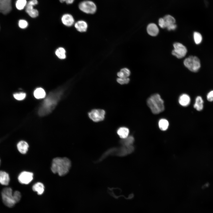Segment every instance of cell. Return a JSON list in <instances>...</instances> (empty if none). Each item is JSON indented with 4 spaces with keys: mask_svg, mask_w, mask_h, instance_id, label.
<instances>
[{
    "mask_svg": "<svg viewBox=\"0 0 213 213\" xmlns=\"http://www.w3.org/2000/svg\"><path fill=\"white\" fill-rule=\"evenodd\" d=\"M38 3L37 0H30L27 3L25 7L26 12L32 18H35L38 15V10L34 8Z\"/></svg>",
    "mask_w": 213,
    "mask_h": 213,
    "instance_id": "9c48e42d",
    "label": "cell"
},
{
    "mask_svg": "<svg viewBox=\"0 0 213 213\" xmlns=\"http://www.w3.org/2000/svg\"><path fill=\"white\" fill-rule=\"evenodd\" d=\"M79 7L81 11L87 14H93L96 9L95 4L90 1H85L80 2Z\"/></svg>",
    "mask_w": 213,
    "mask_h": 213,
    "instance_id": "8992f818",
    "label": "cell"
},
{
    "mask_svg": "<svg viewBox=\"0 0 213 213\" xmlns=\"http://www.w3.org/2000/svg\"><path fill=\"white\" fill-rule=\"evenodd\" d=\"M193 38L195 43L197 44H200L202 41V36L201 34L197 32H195L193 33Z\"/></svg>",
    "mask_w": 213,
    "mask_h": 213,
    "instance_id": "4316f807",
    "label": "cell"
},
{
    "mask_svg": "<svg viewBox=\"0 0 213 213\" xmlns=\"http://www.w3.org/2000/svg\"><path fill=\"white\" fill-rule=\"evenodd\" d=\"M105 112L103 109H95L88 113L89 118L93 121L97 122L103 120L105 117Z\"/></svg>",
    "mask_w": 213,
    "mask_h": 213,
    "instance_id": "ba28073f",
    "label": "cell"
},
{
    "mask_svg": "<svg viewBox=\"0 0 213 213\" xmlns=\"http://www.w3.org/2000/svg\"><path fill=\"white\" fill-rule=\"evenodd\" d=\"M71 166V161L68 158L56 157L52 160L51 169L54 173L62 176L68 172Z\"/></svg>",
    "mask_w": 213,
    "mask_h": 213,
    "instance_id": "7a4b0ae2",
    "label": "cell"
},
{
    "mask_svg": "<svg viewBox=\"0 0 213 213\" xmlns=\"http://www.w3.org/2000/svg\"><path fill=\"white\" fill-rule=\"evenodd\" d=\"M12 0H0V12L4 14L9 13L12 8Z\"/></svg>",
    "mask_w": 213,
    "mask_h": 213,
    "instance_id": "7c38bea8",
    "label": "cell"
},
{
    "mask_svg": "<svg viewBox=\"0 0 213 213\" xmlns=\"http://www.w3.org/2000/svg\"><path fill=\"white\" fill-rule=\"evenodd\" d=\"M174 49L172 51L173 55L178 58L180 59L183 57L187 53L186 47L182 43L176 42L174 43Z\"/></svg>",
    "mask_w": 213,
    "mask_h": 213,
    "instance_id": "52a82bcc",
    "label": "cell"
},
{
    "mask_svg": "<svg viewBox=\"0 0 213 213\" xmlns=\"http://www.w3.org/2000/svg\"><path fill=\"white\" fill-rule=\"evenodd\" d=\"M75 27L77 30L80 32H84L86 31L88 28L87 23L83 20H79L75 24Z\"/></svg>",
    "mask_w": 213,
    "mask_h": 213,
    "instance_id": "2e32d148",
    "label": "cell"
},
{
    "mask_svg": "<svg viewBox=\"0 0 213 213\" xmlns=\"http://www.w3.org/2000/svg\"><path fill=\"white\" fill-rule=\"evenodd\" d=\"M1 197L4 204L9 207H12L17 203L13 196L12 189L9 187L4 188L1 192Z\"/></svg>",
    "mask_w": 213,
    "mask_h": 213,
    "instance_id": "277c9868",
    "label": "cell"
},
{
    "mask_svg": "<svg viewBox=\"0 0 213 213\" xmlns=\"http://www.w3.org/2000/svg\"><path fill=\"white\" fill-rule=\"evenodd\" d=\"M9 175L5 172L0 171V183L2 185H7L9 182Z\"/></svg>",
    "mask_w": 213,
    "mask_h": 213,
    "instance_id": "ac0fdd59",
    "label": "cell"
},
{
    "mask_svg": "<svg viewBox=\"0 0 213 213\" xmlns=\"http://www.w3.org/2000/svg\"><path fill=\"white\" fill-rule=\"evenodd\" d=\"M163 18L165 23V28L168 30H173L176 28L177 25L175 24V20L173 17L170 15H167Z\"/></svg>",
    "mask_w": 213,
    "mask_h": 213,
    "instance_id": "8fae6325",
    "label": "cell"
},
{
    "mask_svg": "<svg viewBox=\"0 0 213 213\" xmlns=\"http://www.w3.org/2000/svg\"><path fill=\"white\" fill-rule=\"evenodd\" d=\"M26 0H17L15 3L16 8L19 10H22L26 7L27 4Z\"/></svg>",
    "mask_w": 213,
    "mask_h": 213,
    "instance_id": "484cf974",
    "label": "cell"
},
{
    "mask_svg": "<svg viewBox=\"0 0 213 213\" xmlns=\"http://www.w3.org/2000/svg\"><path fill=\"white\" fill-rule=\"evenodd\" d=\"M158 125L159 128L161 130L165 131L167 130L168 128L169 122L166 119H161L159 120Z\"/></svg>",
    "mask_w": 213,
    "mask_h": 213,
    "instance_id": "603a6c76",
    "label": "cell"
},
{
    "mask_svg": "<svg viewBox=\"0 0 213 213\" xmlns=\"http://www.w3.org/2000/svg\"><path fill=\"white\" fill-rule=\"evenodd\" d=\"M33 176V174L31 172L23 171L19 175L18 180L19 182L22 184H28L32 180Z\"/></svg>",
    "mask_w": 213,
    "mask_h": 213,
    "instance_id": "30bf717a",
    "label": "cell"
},
{
    "mask_svg": "<svg viewBox=\"0 0 213 213\" xmlns=\"http://www.w3.org/2000/svg\"><path fill=\"white\" fill-rule=\"evenodd\" d=\"M117 133L121 138L124 139L128 137L129 130L126 127H121L118 129Z\"/></svg>",
    "mask_w": 213,
    "mask_h": 213,
    "instance_id": "44dd1931",
    "label": "cell"
},
{
    "mask_svg": "<svg viewBox=\"0 0 213 213\" xmlns=\"http://www.w3.org/2000/svg\"><path fill=\"white\" fill-rule=\"evenodd\" d=\"M183 63L186 67L193 72L198 71L201 67L200 61L196 56H189L184 60Z\"/></svg>",
    "mask_w": 213,
    "mask_h": 213,
    "instance_id": "5b68a950",
    "label": "cell"
},
{
    "mask_svg": "<svg viewBox=\"0 0 213 213\" xmlns=\"http://www.w3.org/2000/svg\"></svg>",
    "mask_w": 213,
    "mask_h": 213,
    "instance_id": "d590c367",
    "label": "cell"
},
{
    "mask_svg": "<svg viewBox=\"0 0 213 213\" xmlns=\"http://www.w3.org/2000/svg\"><path fill=\"white\" fill-rule=\"evenodd\" d=\"M148 33L151 36H156L159 33V29L154 23H151L149 24L147 28Z\"/></svg>",
    "mask_w": 213,
    "mask_h": 213,
    "instance_id": "5bb4252c",
    "label": "cell"
},
{
    "mask_svg": "<svg viewBox=\"0 0 213 213\" xmlns=\"http://www.w3.org/2000/svg\"><path fill=\"white\" fill-rule=\"evenodd\" d=\"M64 91L59 89L48 94L38 110V114L43 116L50 114L54 109L63 94Z\"/></svg>",
    "mask_w": 213,
    "mask_h": 213,
    "instance_id": "6da1fadb",
    "label": "cell"
},
{
    "mask_svg": "<svg viewBox=\"0 0 213 213\" xmlns=\"http://www.w3.org/2000/svg\"><path fill=\"white\" fill-rule=\"evenodd\" d=\"M178 102L181 106H187L189 105L191 102L190 97L186 94H183L179 97Z\"/></svg>",
    "mask_w": 213,
    "mask_h": 213,
    "instance_id": "9a60e30c",
    "label": "cell"
},
{
    "mask_svg": "<svg viewBox=\"0 0 213 213\" xmlns=\"http://www.w3.org/2000/svg\"><path fill=\"white\" fill-rule=\"evenodd\" d=\"M46 94L44 90L41 88H37L34 92V96L37 99L43 98L45 97Z\"/></svg>",
    "mask_w": 213,
    "mask_h": 213,
    "instance_id": "7402d4cb",
    "label": "cell"
},
{
    "mask_svg": "<svg viewBox=\"0 0 213 213\" xmlns=\"http://www.w3.org/2000/svg\"><path fill=\"white\" fill-rule=\"evenodd\" d=\"M14 98L17 100L21 101L23 100L26 97V94L23 92L16 93L13 94Z\"/></svg>",
    "mask_w": 213,
    "mask_h": 213,
    "instance_id": "83f0119b",
    "label": "cell"
},
{
    "mask_svg": "<svg viewBox=\"0 0 213 213\" xmlns=\"http://www.w3.org/2000/svg\"><path fill=\"white\" fill-rule=\"evenodd\" d=\"M33 190L36 192L39 195L42 194L44 191L45 187L43 184L41 182H37L32 186Z\"/></svg>",
    "mask_w": 213,
    "mask_h": 213,
    "instance_id": "d6986e66",
    "label": "cell"
},
{
    "mask_svg": "<svg viewBox=\"0 0 213 213\" xmlns=\"http://www.w3.org/2000/svg\"><path fill=\"white\" fill-rule=\"evenodd\" d=\"M123 141L124 144L127 146H129L132 144L134 141V138L131 136L125 138L124 139Z\"/></svg>",
    "mask_w": 213,
    "mask_h": 213,
    "instance_id": "f1b7e54d",
    "label": "cell"
},
{
    "mask_svg": "<svg viewBox=\"0 0 213 213\" xmlns=\"http://www.w3.org/2000/svg\"><path fill=\"white\" fill-rule=\"evenodd\" d=\"M13 196L14 199L17 203L20 200L21 195L20 193L18 191H16L13 192Z\"/></svg>",
    "mask_w": 213,
    "mask_h": 213,
    "instance_id": "1f68e13d",
    "label": "cell"
},
{
    "mask_svg": "<svg viewBox=\"0 0 213 213\" xmlns=\"http://www.w3.org/2000/svg\"><path fill=\"white\" fill-rule=\"evenodd\" d=\"M204 101L202 97L198 96L196 98L194 108L198 111L202 110L204 108Z\"/></svg>",
    "mask_w": 213,
    "mask_h": 213,
    "instance_id": "ffe728a7",
    "label": "cell"
},
{
    "mask_svg": "<svg viewBox=\"0 0 213 213\" xmlns=\"http://www.w3.org/2000/svg\"><path fill=\"white\" fill-rule=\"evenodd\" d=\"M17 147L18 150L21 153L25 154L28 151L29 145L27 142L22 141L18 143Z\"/></svg>",
    "mask_w": 213,
    "mask_h": 213,
    "instance_id": "e0dca14e",
    "label": "cell"
},
{
    "mask_svg": "<svg viewBox=\"0 0 213 213\" xmlns=\"http://www.w3.org/2000/svg\"><path fill=\"white\" fill-rule=\"evenodd\" d=\"M56 55L61 59H64L66 58V51L63 47H60L58 48L55 52Z\"/></svg>",
    "mask_w": 213,
    "mask_h": 213,
    "instance_id": "d4e9b609",
    "label": "cell"
},
{
    "mask_svg": "<svg viewBox=\"0 0 213 213\" xmlns=\"http://www.w3.org/2000/svg\"><path fill=\"white\" fill-rule=\"evenodd\" d=\"M147 103L154 114H159L164 109V101L158 94H154L150 96L147 99Z\"/></svg>",
    "mask_w": 213,
    "mask_h": 213,
    "instance_id": "3957f363",
    "label": "cell"
},
{
    "mask_svg": "<svg viewBox=\"0 0 213 213\" xmlns=\"http://www.w3.org/2000/svg\"><path fill=\"white\" fill-rule=\"evenodd\" d=\"M61 3L65 2L68 4H70L72 3L74 0H59Z\"/></svg>",
    "mask_w": 213,
    "mask_h": 213,
    "instance_id": "e575fe53",
    "label": "cell"
},
{
    "mask_svg": "<svg viewBox=\"0 0 213 213\" xmlns=\"http://www.w3.org/2000/svg\"><path fill=\"white\" fill-rule=\"evenodd\" d=\"M207 100L210 102L213 101V90L209 92L206 96Z\"/></svg>",
    "mask_w": 213,
    "mask_h": 213,
    "instance_id": "d6a6232c",
    "label": "cell"
},
{
    "mask_svg": "<svg viewBox=\"0 0 213 213\" xmlns=\"http://www.w3.org/2000/svg\"><path fill=\"white\" fill-rule=\"evenodd\" d=\"M130 80L128 78H118L117 79V82L119 84L123 85L128 83Z\"/></svg>",
    "mask_w": 213,
    "mask_h": 213,
    "instance_id": "4dcf8cb0",
    "label": "cell"
},
{
    "mask_svg": "<svg viewBox=\"0 0 213 213\" xmlns=\"http://www.w3.org/2000/svg\"><path fill=\"white\" fill-rule=\"evenodd\" d=\"M159 26L162 28H165V23L163 18H160L159 19Z\"/></svg>",
    "mask_w": 213,
    "mask_h": 213,
    "instance_id": "836d02e7",
    "label": "cell"
},
{
    "mask_svg": "<svg viewBox=\"0 0 213 213\" xmlns=\"http://www.w3.org/2000/svg\"><path fill=\"white\" fill-rule=\"evenodd\" d=\"M61 20L63 24L67 26H72L74 22L73 16L70 14H65L62 16Z\"/></svg>",
    "mask_w": 213,
    "mask_h": 213,
    "instance_id": "4fadbf2b",
    "label": "cell"
},
{
    "mask_svg": "<svg viewBox=\"0 0 213 213\" xmlns=\"http://www.w3.org/2000/svg\"><path fill=\"white\" fill-rule=\"evenodd\" d=\"M18 24L19 27L20 28L25 29L28 27V23L26 20L21 19L19 20Z\"/></svg>",
    "mask_w": 213,
    "mask_h": 213,
    "instance_id": "f546056e",
    "label": "cell"
},
{
    "mask_svg": "<svg viewBox=\"0 0 213 213\" xmlns=\"http://www.w3.org/2000/svg\"><path fill=\"white\" fill-rule=\"evenodd\" d=\"M130 74V71L126 68L122 69L117 74V76L120 78H128Z\"/></svg>",
    "mask_w": 213,
    "mask_h": 213,
    "instance_id": "cb8c5ba5",
    "label": "cell"
}]
</instances>
